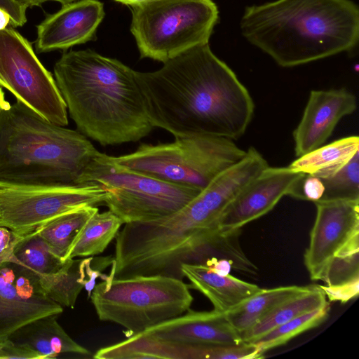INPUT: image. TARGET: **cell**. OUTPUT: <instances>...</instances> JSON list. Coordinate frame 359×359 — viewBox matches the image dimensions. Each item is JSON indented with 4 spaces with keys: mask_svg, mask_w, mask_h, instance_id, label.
<instances>
[{
    "mask_svg": "<svg viewBox=\"0 0 359 359\" xmlns=\"http://www.w3.org/2000/svg\"><path fill=\"white\" fill-rule=\"evenodd\" d=\"M153 127L175 138L201 135L241 137L255 111L253 100L209 43L193 47L156 71H135Z\"/></svg>",
    "mask_w": 359,
    "mask_h": 359,
    "instance_id": "6da1fadb",
    "label": "cell"
},
{
    "mask_svg": "<svg viewBox=\"0 0 359 359\" xmlns=\"http://www.w3.org/2000/svg\"><path fill=\"white\" fill-rule=\"evenodd\" d=\"M55 83L78 130L102 146L137 142L154 128L135 71L90 50L62 54Z\"/></svg>",
    "mask_w": 359,
    "mask_h": 359,
    "instance_id": "7a4b0ae2",
    "label": "cell"
},
{
    "mask_svg": "<svg viewBox=\"0 0 359 359\" xmlns=\"http://www.w3.org/2000/svg\"><path fill=\"white\" fill-rule=\"evenodd\" d=\"M240 28L279 66L292 67L353 48L359 9L350 0H276L248 6Z\"/></svg>",
    "mask_w": 359,
    "mask_h": 359,
    "instance_id": "3957f363",
    "label": "cell"
},
{
    "mask_svg": "<svg viewBox=\"0 0 359 359\" xmlns=\"http://www.w3.org/2000/svg\"><path fill=\"white\" fill-rule=\"evenodd\" d=\"M81 133L51 123L17 100L0 108V185H77L98 154Z\"/></svg>",
    "mask_w": 359,
    "mask_h": 359,
    "instance_id": "277c9868",
    "label": "cell"
},
{
    "mask_svg": "<svg viewBox=\"0 0 359 359\" xmlns=\"http://www.w3.org/2000/svg\"><path fill=\"white\" fill-rule=\"evenodd\" d=\"M89 298L100 320L116 323L131 335L183 314L194 300L182 279L164 275H102Z\"/></svg>",
    "mask_w": 359,
    "mask_h": 359,
    "instance_id": "5b68a950",
    "label": "cell"
},
{
    "mask_svg": "<svg viewBox=\"0 0 359 359\" xmlns=\"http://www.w3.org/2000/svg\"><path fill=\"white\" fill-rule=\"evenodd\" d=\"M245 154L231 139L201 135L176 138L171 143L142 144L133 153L113 158L129 169L203 190Z\"/></svg>",
    "mask_w": 359,
    "mask_h": 359,
    "instance_id": "8992f818",
    "label": "cell"
},
{
    "mask_svg": "<svg viewBox=\"0 0 359 359\" xmlns=\"http://www.w3.org/2000/svg\"><path fill=\"white\" fill-rule=\"evenodd\" d=\"M130 7L140 57L163 63L208 43L219 18L212 0H149Z\"/></svg>",
    "mask_w": 359,
    "mask_h": 359,
    "instance_id": "52a82bcc",
    "label": "cell"
},
{
    "mask_svg": "<svg viewBox=\"0 0 359 359\" xmlns=\"http://www.w3.org/2000/svg\"><path fill=\"white\" fill-rule=\"evenodd\" d=\"M79 184H97L104 189V204L123 224L149 222L171 215L202 191L129 169L100 151L86 168Z\"/></svg>",
    "mask_w": 359,
    "mask_h": 359,
    "instance_id": "ba28073f",
    "label": "cell"
},
{
    "mask_svg": "<svg viewBox=\"0 0 359 359\" xmlns=\"http://www.w3.org/2000/svg\"><path fill=\"white\" fill-rule=\"evenodd\" d=\"M0 86L47 121L67 126V109L55 80L30 43L12 28L0 30Z\"/></svg>",
    "mask_w": 359,
    "mask_h": 359,
    "instance_id": "9c48e42d",
    "label": "cell"
},
{
    "mask_svg": "<svg viewBox=\"0 0 359 359\" xmlns=\"http://www.w3.org/2000/svg\"><path fill=\"white\" fill-rule=\"evenodd\" d=\"M107 193L100 185L37 187L0 185V226L25 236L70 210L104 203Z\"/></svg>",
    "mask_w": 359,
    "mask_h": 359,
    "instance_id": "30bf717a",
    "label": "cell"
},
{
    "mask_svg": "<svg viewBox=\"0 0 359 359\" xmlns=\"http://www.w3.org/2000/svg\"><path fill=\"white\" fill-rule=\"evenodd\" d=\"M62 311L45 294L38 275L17 263L0 262V341L32 320Z\"/></svg>",
    "mask_w": 359,
    "mask_h": 359,
    "instance_id": "8fae6325",
    "label": "cell"
},
{
    "mask_svg": "<svg viewBox=\"0 0 359 359\" xmlns=\"http://www.w3.org/2000/svg\"><path fill=\"white\" fill-rule=\"evenodd\" d=\"M315 204L316 219L304 257L311 279L321 280L331 259L359 236V200L322 201Z\"/></svg>",
    "mask_w": 359,
    "mask_h": 359,
    "instance_id": "7c38bea8",
    "label": "cell"
},
{
    "mask_svg": "<svg viewBox=\"0 0 359 359\" xmlns=\"http://www.w3.org/2000/svg\"><path fill=\"white\" fill-rule=\"evenodd\" d=\"M304 173L287 167H266L252 180L224 210L219 226L241 229L271 211Z\"/></svg>",
    "mask_w": 359,
    "mask_h": 359,
    "instance_id": "4fadbf2b",
    "label": "cell"
},
{
    "mask_svg": "<svg viewBox=\"0 0 359 359\" xmlns=\"http://www.w3.org/2000/svg\"><path fill=\"white\" fill-rule=\"evenodd\" d=\"M356 107L355 96L346 88L311 90L292 133L295 156L299 157L322 146L339 121Z\"/></svg>",
    "mask_w": 359,
    "mask_h": 359,
    "instance_id": "5bb4252c",
    "label": "cell"
},
{
    "mask_svg": "<svg viewBox=\"0 0 359 359\" xmlns=\"http://www.w3.org/2000/svg\"><path fill=\"white\" fill-rule=\"evenodd\" d=\"M104 17V5L97 0H81L64 5L37 26L36 50L39 53L65 50L94 40Z\"/></svg>",
    "mask_w": 359,
    "mask_h": 359,
    "instance_id": "9a60e30c",
    "label": "cell"
},
{
    "mask_svg": "<svg viewBox=\"0 0 359 359\" xmlns=\"http://www.w3.org/2000/svg\"><path fill=\"white\" fill-rule=\"evenodd\" d=\"M142 334L178 345H239L241 334L229 321L225 313L215 310L197 311L189 309L178 316L165 320Z\"/></svg>",
    "mask_w": 359,
    "mask_h": 359,
    "instance_id": "2e32d148",
    "label": "cell"
},
{
    "mask_svg": "<svg viewBox=\"0 0 359 359\" xmlns=\"http://www.w3.org/2000/svg\"><path fill=\"white\" fill-rule=\"evenodd\" d=\"M111 256L68 259L56 272L39 276L45 294L62 306L74 308L77 297L85 288L89 297L102 269L111 264Z\"/></svg>",
    "mask_w": 359,
    "mask_h": 359,
    "instance_id": "e0dca14e",
    "label": "cell"
},
{
    "mask_svg": "<svg viewBox=\"0 0 359 359\" xmlns=\"http://www.w3.org/2000/svg\"><path fill=\"white\" fill-rule=\"evenodd\" d=\"M180 271L190 281L189 288L205 295L219 312L226 313L262 289L230 274L219 275L202 264H183Z\"/></svg>",
    "mask_w": 359,
    "mask_h": 359,
    "instance_id": "ac0fdd59",
    "label": "cell"
},
{
    "mask_svg": "<svg viewBox=\"0 0 359 359\" xmlns=\"http://www.w3.org/2000/svg\"><path fill=\"white\" fill-rule=\"evenodd\" d=\"M49 315L32 320L15 331L8 338L38 353L41 359L56 358L61 353L92 356L89 350L76 342L57 320Z\"/></svg>",
    "mask_w": 359,
    "mask_h": 359,
    "instance_id": "d6986e66",
    "label": "cell"
},
{
    "mask_svg": "<svg viewBox=\"0 0 359 359\" xmlns=\"http://www.w3.org/2000/svg\"><path fill=\"white\" fill-rule=\"evenodd\" d=\"M359 152V137L348 136L297 157L288 167L320 179L330 177Z\"/></svg>",
    "mask_w": 359,
    "mask_h": 359,
    "instance_id": "ffe728a7",
    "label": "cell"
},
{
    "mask_svg": "<svg viewBox=\"0 0 359 359\" xmlns=\"http://www.w3.org/2000/svg\"><path fill=\"white\" fill-rule=\"evenodd\" d=\"M313 286H282L261 289L227 311L226 317L240 333L249 330L282 303L310 291Z\"/></svg>",
    "mask_w": 359,
    "mask_h": 359,
    "instance_id": "44dd1931",
    "label": "cell"
},
{
    "mask_svg": "<svg viewBox=\"0 0 359 359\" xmlns=\"http://www.w3.org/2000/svg\"><path fill=\"white\" fill-rule=\"evenodd\" d=\"M93 357L97 359H190L191 348L189 346L162 341L140 332L99 349Z\"/></svg>",
    "mask_w": 359,
    "mask_h": 359,
    "instance_id": "7402d4cb",
    "label": "cell"
},
{
    "mask_svg": "<svg viewBox=\"0 0 359 359\" xmlns=\"http://www.w3.org/2000/svg\"><path fill=\"white\" fill-rule=\"evenodd\" d=\"M123 224V221L111 211H97L88 219L75 236L65 261L77 257H86L101 254L115 238Z\"/></svg>",
    "mask_w": 359,
    "mask_h": 359,
    "instance_id": "603a6c76",
    "label": "cell"
},
{
    "mask_svg": "<svg viewBox=\"0 0 359 359\" xmlns=\"http://www.w3.org/2000/svg\"><path fill=\"white\" fill-rule=\"evenodd\" d=\"M329 303L319 285L278 305L249 330L241 334L244 343H251L271 330Z\"/></svg>",
    "mask_w": 359,
    "mask_h": 359,
    "instance_id": "cb8c5ba5",
    "label": "cell"
},
{
    "mask_svg": "<svg viewBox=\"0 0 359 359\" xmlns=\"http://www.w3.org/2000/svg\"><path fill=\"white\" fill-rule=\"evenodd\" d=\"M97 211L99 209L95 206L76 208L52 219L36 231L65 262L75 236L88 219Z\"/></svg>",
    "mask_w": 359,
    "mask_h": 359,
    "instance_id": "d4e9b609",
    "label": "cell"
},
{
    "mask_svg": "<svg viewBox=\"0 0 359 359\" xmlns=\"http://www.w3.org/2000/svg\"><path fill=\"white\" fill-rule=\"evenodd\" d=\"M8 262L19 264L39 276L56 272L65 262L37 231L22 236Z\"/></svg>",
    "mask_w": 359,
    "mask_h": 359,
    "instance_id": "484cf974",
    "label": "cell"
},
{
    "mask_svg": "<svg viewBox=\"0 0 359 359\" xmlns=\"http://www.w3.org/2000/svg\"><path fill=\"white\" fill-rule=\"evenodd\" d=\"M330 306L327 305L292 319L263 334L251 343L263 354L282 346L296 336L322 324L329 316Z\"/></svg>",
    "mask_w": 359,
    "mask_h": 359,
    "instance_id": "4316f807",
    "label": "cell"
},
{
    "mask_svg": "<svg viewBox=\"0 0 359 359\" xmlns=\"http://www.w3.org/2000/svg\"><path fill=\"white\" fill-rule=\"evenodd\" d=\"M359 278V236L351 239L327 264L321 281L337 285Z\"/></svg>",
    "mask_w": 359,
    "mask_h": 359,
    "instance_id": "83f0119b",
    "label": "cell"
},
{
    "mask_svg": "<svg viewBox=\"0 0 359 359\" xmlns=\"http://www.w3.org/2000/svg\"><path fill=\"white\" fill-rule=\"evenodd\" d=\"M320 180L324 192L319 201L359 200V152L334 175Z\"/></svg>",
    "mask_w": 359,
    "mask_h": 359,
    "instance_id": "f1b7e54d",
    "label": "cell"
},
{
    "mask_svg": "<svg viewBox=\"0 0 359 359\" xmlns=\"http://www.w3.org/2000/svg\"><path fill=\"white\" fill-rule=\"evenodd\" d=\"M324 192V185L317 177L303 174L290 191L289 196L316 203L319 201Z\"/></svg>",
    "mask_w": 359,
    "mask_h": 359,
    "instance_id": "f546056e",
    "label": "cell"
},
{
    "mask_svg": "<svg viewBox=\"0 0 359 359\" xmlns=\"http://www.w3.org/2000/svg\"><path fill=\"white\" fill-rule=\"evenodd\" d=\"M329 301L344 304L356 297L359 293V278L337 285H319Z\"/></svg>",
    "mask_w": 359,
    "mask_h": 359,
    "instance_id": "4dcf8cb0",
    "label": "cell"
},
{
    "mask_svg": "<svg viewBox=\"0 0 359 359\" xmlns=\"http://www.w3.org/2000/svg\"><path fill=\"white\" fill-rule=\"evenodd\" d=\"M41 359V355L29 348L18 344L10 338L0 341V359Z\"/></svg>",
    "mask_w": 359,
    "mask_h": 359,
    "instance_id": "1f68e13d",
    "label": "cell"
},
{
    "mask_svg": "<svg viewBox=\"0 0 359 359\" xmlns=\"http://www.w3.org/2000/svg\"><path fill=\"white\" fill-rule=\"evenodd\" d=\"M22 238L5 226H0V262H8L17 243Z\"/></svg>",
    "mask_w": 359,
    "mask_h": 359,
    "instance_id": "d6a6232c",
    "label": "cell"
},
{
    "mask_svg": "<svg viewBox=\"0 0 359 359\" xmlns=\"http://www.w3.org/2000/svg\"><path fill=\"white\" fill-rule=\"evenodd\" d=\"M0 8L5 10L11 18V27H21L27 22V8L13 0H0Z\"/></svg>",
    "mask_w": 359,
    "mask_h": 359,
    "instance_id": "836d02e7",
    "label": "cell"
},
{
    "mask_svg": "<svg viewBox=\"0 0 359 359\" xmlns=\"http://www.w3.org/2000/svg\"><path fill=\"white\" fill-rule=\"evenodd\" d=\"M205 265L207 266L213 272L221 275L227 276L233 269L232 263L226 259L212 258L208 260Z\"/></svg>",
    "mask_w": 359,
    "mask_h": 359,
    "instance_id": "e575fe53",
    "label": "cell"
},
{
    "mask_svg": "<svg viewBox=\"0 0 359 359\" xmlns=\"http://www.w3.org/2000/svg\"><path fill=\"white\" fill-rule=\"evenodd\" d=\"M20 6H23L25 8L40 6L44 2L46 1H57L62 4V6L73 3L75 1H81V0H13Z\"/></svg>",
    "mask_w": 359,
    "mask_h": 359,
    "instance_id": "d590c367",
    "label": "cell"
},
{
    "mask_svg": "<svg viewBox=\"0 0 359 359\" xmlns=\"http://www.w3.org/2000/svg\"><path fill=\"white\" fill-rule=\"evenodd\" d=\"M11 26V18L10 15L4 9L0 8V30L7 27L8 25Z\"/></svg>",
    "mask_w": 359,
    "mask_h": 359,
    "instance_id": "8d00e7d4",
    "label": "cell"
},
{
    "mask_svg": "<svg viewBox=\"0 0 359 359\" xmlns=\"http://www.w3.org/2000/svg\"><path fill=\"white\" fill-rule=\"evenodd\" d=\"M116 2H118L129 6H133L149 0H114Z\"/></svg>",
    "mask_w": 359,
    "mask_h": 359,
    "instance_id": "74e56055",
    "label": "cell"
},
{
    "mask_svg": "<svg viewBox=\"0 0 359 359\" xmlns=\"http://www.w3.org/2000/svg\"><path fill=\"white\" fill-rule=\"evenodd\" d=\"M5 101H6V100L4 97V93L1 88H0V108L1 107V106L3 105V104L4 103Z\"/></svg>",
    "mask_w": 359,
    "mask_h": 359,
    "instance_id": "f35d334b",
    "label": "cell"
}]
</instances>
